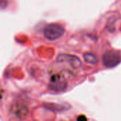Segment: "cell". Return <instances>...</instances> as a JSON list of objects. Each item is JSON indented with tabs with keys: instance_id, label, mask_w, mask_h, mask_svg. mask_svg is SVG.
Here are the masks:
<instances>
[{
	"instance_id": "4",
	"label": "cell",
	"mask_w": 121,
	"mask_h": 121,
	"mask_svg": "<svg viewBox=\"0 0 121 121\" xmlns=\"http://www.w3.org/2000/svg\"><path fill=\"white\" fill-rule=\"evenodd\" d=\"M67 84L65 82L60 80H52L48 86L49 89L55 92H61L66 89Z\"/></svg>"
},
{
	"instance_id": "2",
	"label": "cell",
	"mask_w": 121,
	"mask_h": 121,
	"mask_svg": "<svg viewBox=\"0 0 121 121\" xmlns=\"http://www.w3.org/2000/svg\"><path fill=\"white\" fill-rule=\"evenodd\" d=\"M102 61L104 66L107 67H113L121 62V57L118 52L113 50H109L104 54Z\"/></svg>"
},
{
	"instance_id": "3",
	"label": "cell",
	"mask_w": 121,
	"mask_h": 121,
	"mask_svg": "<svg viewBox=\"0 0 121 121\" xmlns=\"http://www.w3.org/2000/svg\"><path fill=\"white\" fill-rule=\"evenodd\" d=\"M57 61L58 62H67L73 68H78L82 64L80 60L77 57L67 54L59 55L57 57Z\"/></svg>"
},
{
	"instance_id": "5",
	"label": "cell",
	"mask_w": 121,
	"mask_h": 121,
	"mask_svg": "<svg viewBox=\"0 0 121 121\" xmlns=\"http://www.w3.org/2000/svg\"><path fill=\"white\" fill-rule=\"evenodd\" d=\"M83 57H84V61L86 63H88V64L95 65L98 62V58H97V57L94 54H93V53H90V52L85 53Z\"/></svg>"
},
{
	"instance_id": "6",
	"label": "cell",
	"mask_w": 121,
	"mask_h": 121,
	"mask_svg": "<svg viewBox=\"0 0 121 121\" xmlns=\"http://www.w3.org/2000/svg\"><path fill=\"white\" fill-rule=\"evenodd\" d=\"M28 108L26 107H25V106L18 108L15 111L16 116H18V117H21V118L26 116V115L28 114Z\"/></svg>"
},
{
	"instance_id": "1",
	"label": "cell",
	"mask_w": 121,
	"mask_h": 121,
	"mask_svg": "<svg viewBox=\"0 0 121 121\" xmlns=\"http://www.w3.org/2000/svg\"><path fill=\"white\" fill-rule=\"evenodd\" d=\"M64 33L65 28L58 23L48 24L43 30L44 36L49 40H55L61 38Z\"/></svg>"
}]
</instances>
